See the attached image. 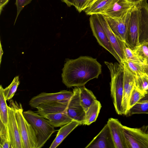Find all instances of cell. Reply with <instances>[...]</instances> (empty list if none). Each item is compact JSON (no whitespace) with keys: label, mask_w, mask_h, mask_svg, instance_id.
<instances>
[{"label":"cell","mask_w":148,"mask_h":148,"mask_svg":"<svg viewBox=\"0 0 148 148\" xmlns=\"http://www.w3.org/2000/svg\"><path fill=\"white\" fill-rule=\"evenodd\" d=\"M23 114L34 130L37 140L36 148L42 147L56 130L48 120L37 112L29 110L23 112Z\"/></svg>","instance_id":"obj_3"},{"label":"cell","mask_w":148,"mask_h":148,"mask_svg":"<svg viewBox=\"0 0 148 148\" xmlns=\"http://www.w3.org/2000/svg\"><path fill=\"white\" fill-rule=\"evenodd\" d=\"M146 95L145 94L139 90L134 86L132 91L129 101L128 111L136 103L145 97Z\"/></svg>","instance_id":"obj_30"},{"label":"cell","mask_w":148,"mask_h":148,"mask_svg":"<svg viewBox=\"0 0 148 148\" xmlns=\"http://www.w3.org/2000/svg\"><path fill=\"white\" fill-rule=\"evenodd\" d=\"M104 63L110 72L111 79L110 83V94L115 110L118 114L123 115V65L121 62L105 61Z\"/></svg>","instance_id":"obj_2"},{"label":"cell","mask_w":148,"mask_h":148,"mask_svg":"<svg viewBox=\"0 0 148 148\" xmlns=\"http://www.w3.org/2000/svg\"><path fill=\"white\" fill-rule=\"evenodd\" d=\"M0 136V148H13L8 125L1 121Z\"/></svg>","instance_id":"obj_24"},{"label":"cell","mask_w":148,"mask_h":148,"mask_svg":"<svg viewBox=\"0 0 148 148\" xmlns=\"http://www.w3.org/2000/svg\"><path fill=\"white\" fill-rule=\"evenodd\" d=\"M90 24L93 34L99 44L112 54L119 63L122 61L111 45L97 14L90 15Z\"/></svg>","instance_id":"obj_7"},{"label":"cell","mask_w":148,"mask_h":148,"mask_svg":"<svg viewBox=\"0 0 148 148\" xmlns=\"http://www.w3.org/2000/svg\"><path fill=\"white\" fill-rule=\"evenodd\" d=\"M62 2L65 3L69 7L74 6L72 0H61Z\"/></svg>","instance_id":"obj_35"},{"label":"cell","mask_w":148,"mask_h":148,"mask_svg":"<svg viewBox=\"0 0 148 148\" xmlns=\"http://www.w3.org/2000/svg\"><path fill=\"white\" fill-rule=\"evenodd\" d=\"M20 84L19 76H17L14 78L11 83L5 88H3L4 96L6 100L11 99L14 96Z\"/></svg>","instance_id":"obj_29"},{"label":"cell","mask_w":148,"mask_h":148,"mask_svg":"<svg viewBox=\"0 0 148 148\" xmlns=\"http://www.w3.org/2000/svg\"><path fill=\"white\" fill-rule=\"evenodd\" d=\"M112 0H97L84 11L88 15L102 14Z\"/></svg>","instance_id":"obj_21"},{"label":"cell","mask_w":148,"mask_h":148,"mask_svg":"<svg viewBox=\"0 0 148 148\" xmlns=\"http://www.w3.org/2000/svg\"><path fill=\"white\" fill-rule=\"evenodd\" d=\"M62 71V82L67 87H79L98 78L101 73V65L97 59L81 56L67 60Z\"/></svg>","instance_id":"obj_1"},{"label":"cell","mask_w":148,"mask_h":148,"mask_svg":"<svg viewBox=\"0 0 148 148\" xmlns=\"http://www.w3.org/2000/svg\"><path fill=\"white\" fill-rule=\"evenodd\" d=\"M97 0H90L89 2L88 3L87 5L86 8L90 5L91 4H92L93 3H94L95 1H96Z\"/></svg>","instance_id":"obj_38"},{"label":"cell","mask_w":148,"mask_h":148,"mask_svg":"<svg viewBox=\"0 0 148 148\" xmlns=\"http://www.w3.org/2000/svg\"><path fill=\"white\" fill-rule=\"evenodd\" d=\"M123 64L124 70L122 107L123 114L127 115L128 111V107L130 98L132 90L135 86V76Z\"/></svg>","instance_id":"obj_14"},{"label":"cell","mask_w":148,"mask_h":148,"mask_svg":"<svg viewBox=\"0 0 148 148\" xmlns=\"http://www.w3.org/2000/svg\"><path fill=\"white\" fill-rule=\"evenodd\" d=\"M42 116L54 127L62 126L73 120L65 112L49 113Z\"/></svg>","instance_id":"obj_18"},{"label":"cell","mask_w":148,"mask_h":148,"mask_svg":"<svg viewBox=\"0 0 148 148\" xmlns=\"http://www.w3.org/2000/svg\"><path fill=\"white\" fill-rule=\"evenodd\" d=\"M79 97L80 103L86 112L92 104L97 100L92 92L85 86L79 87Z\"/></svg>","instance_id":"obj_20"},{"label":"cell","mask_w":148,"mask_h":148,"mask_svg":"<svg viewBox=\"0 0 148 148\" xmlns=\"http://www.w3.org/2000/svg\"><path fill=\"white\" fill-rule=\"evenodd\" d=\"M127 148H148V126L139 128L123 126Z\"/></svg>","instance_id":"obj_5"},{"label":"cell","mask_w":148,"mask_h":148,"mask_svg":"<svg viewBox=\"0 0 148 148\" xmlns=\"http://www.w3.org/2000/svg\"><path fill=\"white\" fill-rule=\"evenodd\" d=\"M73 94L69 100L66 112L73 120L84 124L86 117V111L82 106L79 97V87L73 89Z\"/></svg>","instance_id":"obj_10"},{"label":"cell","mask_w":148,"mask_h":148,"mask_svg":"<svg viewBox=\"0 0 148 148\" xmlns=\"http://www.w3.org/2000/svg\"><path fill=\"white\" fill-rule=\"evenodd\" d=\"M130 12L120 18H112L104 16L114 33L125 43Z\"/></svg>","instance_id":"obj_12"},{"label":"cell","mask_w":148,"mask_h":148,"mask_svg":"<svg viewBox=\"0 0 148 148\" xmlns=\"http://www.w3.org/2000/svg\"><path fill=\"white\" fill-rule=\"evenodd\" d=\"M123 51L125 59L140 63L144 65L147 64V60L140 56L134 49L130 48L124 42Z\"/></svg>","instance_id":"obj_23"},{"label":"cell","mask_w":148,"mask_h":148,"mask_svg":"<svg viewBox=\"0 0 148 148\" xmlns=\"http://www.w3.org/2000/svg\"><path fill=\"white\" fill-rule=\"evenodd\" d=\"M148 114V100H140L130 108L127 115L131 116L136 114Z\"/></svg>","instance_id":"obj_28"},{"label":"cell","mask_w":148,"mask_h":148,"mask_svg":"<svg viewBox=\"0 0 148 148\" xmlns=\"http://www.w3.org/2000/svg\"><path fill=\"white\" fill-rule=\"evenodd\" d=\"M147 73H148V72H147Z\"/></svg>","instance_id":"obj_43"},{"label":"cell","mask_w":148,"mask_h":148,"mask_svg":"<svg viewBox=\"0 0 148 148\" xmlns=\"http://www.w3.org/2000/svg\"><path fill=\"white\" fill-rule=\"evenodd\" d=\"M109 128L114 148H127L123 132V126L118 119H109L107 123Z\"/></svg>","instance_id":"obj_13"},{"label":"cell","mask_w":148,"mask_h":148,"mask_svg":"<svg viewBox=\"0 0 148 148\" xmlns=\"http://www.w3.org/2000/svg\"><path fill=\"white\" fill-rule=\"evenodd\" d=\"M85 148H114L109 127L106 124Z\"/></svg>","instance_id":"obj_16"},{"label":"cell","mask_w":148,"mask_h":148,"mask_svg":"<svg viewBox=\"0 0 148 148\" xmlns=\"http://www.w3.org/2000/svg\"><path fill=\"white\" fill-rule=\"evenodd\" d=\"M142 58L148 60V45L146 41H143L133 49Z\"/></svg>","instance_id":"obj_31"},{"label":"cell","mask_w":148,"mask_h":148,"mask_svg":"<svg viewBox=\"0 0 148 148\" xmlns=\"http://www.w3.org/2000/svg\"><path fill=\"white\" fill-rule=\"evenodd\" d=\"M147 64H148V60H147Z\"/></svg>","instance_id":"obj_40"},{"label":"cell","mask_w":148,"mask_h":148,"mask_svg":"<svg viewBox=\"0 0 148 148\" xmlns=\"http://www.w3.org/2000/svg\"><path fill=\"white\" fill-rule=\"evenodd\" d=\"M0 63L1 64V58L3 55V51L2 49V47L1 45V42H0Z\"/></svg>","instance_id":"obj_37"},{"label":"cell","mask_w":148,"mask_h":148,"mask_svg":"<svg viewBox=\"0 0 148 148\" xmlns=\"http://www.w3.org/2000/svg\"><path fill=\"white\" fill-rule=\"evenodd\" d=\"M147 43H148V42L147 41Z\"/></svg>","instance_id":"obj_42"},{"label":"cell","mask_w":148,"mask_h":148,"mask_svg":"<svg viewBox=\"0 0 148 148\" xmlns=\"http://www.w3.org/2000/svg\"><path fill=\"white\" fill-rule=\"evenodd\" d=\"M121 62L135 76L146 72L145 65L127 59H125Z\"/></svg>","instance_id":"obj_25"},{"label":"cell","mask_w":148,"mask_h":148,"mask_svg":"<svg viewBox=\"0 0 148 148\" xmlns=\"http://www.w3.org/2000/svg\"><path fill=\"white\" fill-rule=\"evenodd\" d=\"M101 107L99 101L96 100L86 112V117L84 125H89L95 122L98 117Z\"/></svg>","instance_id":"obj_22"},{"label":"cell","mask_w":148,"mask_h":148,"mask_svg":"<svg viewBox=\"0 0 148 148\" xmlns=\"http://www.w3.org/2000/svg\"><path fill=\"white\" fill-rule=\"evenodd\" d=\"M3 87L0 86V119L5 125H8V105L4 95Z\"/></svg>","instance_id":"obj_26"},{"label":"cell","mask_w":148,"mask_h":148,"mask_svg":"<svg viewBox=\"0 0 148 148\" xmlns=\"http://www.w3.org/2000/svg\"><path fill=\"white\" fill-rule=\"evenodd\" d=\"M32 0H16L15 3L17 8V14L15 20V23L16 20L20 12L24 8L30 3Z\"/></svg>","instance_id":"obj_33"},{"label":"cell","mask_w":148,"mask_h":148,"mask_svg":"<svg viewBox=\"0 0 148 148\" xmlns=\"http://www.w3.org/2000/svg\"><path fill=\"white\" fill-rule=\"evenodd\" d=\"M74 6L79 12L84 11L86 8L90 0H72Z\"/></svg>","instance_id":"obj_32"},{"label":"cell","mask_w":148,"mask_h":148,"mask_svg":"<svg viewBox=\"0 0 148 148\" xmlns=\"http://www.w3.org/2000/svg\"><path fill=\"white\" fill-rule=\"evenodd\" d=\"M9 0H0V12H1L4 7L7 3Z\"/></svg>","instance_id":"obj_34"},{"label":"cell","mask_w":148,"mask_h":148,"mask_svg":"<svg viewBox=\"0 0 148 148\" xmlns=\"http://www.w3.org/2000/svg\"><path fill=\"white\" fill-rule=\"evenodd\" d=\"M135 86L146 95L148 93V73L146 72L135 77Z\"/></svg>","instance_id":"obj_27"},{"label":"cell","mask_w":148,"mask_h":148,"mask_svg":"<svg viewBox=\"0 0 148 148\" xmlns=\"http://www.w3.org/2000/svg\"><path fill=\"white\" fill-rule=\"evenodd\" d=\"M73 94V91L65 90L55 93L41 92L33 97L29 104L31 107L36 108L41 104H51L69 100Z\"/></svg>","instance_id":"obj_8"},{"label":"cell","mask_w":148,"mask_h":148,"mask_svg":"<svg viewBox=\"0 0 148 148\" xmlns=\"http://www.w3.org/2000/svg\"><path fill=\"white\" fill-rule=\"evenodd\" d=\"M17 102L11 99L8 106V125L13 148H23L22 140L16 120L15 112Z\"/></svg>","instance_id":"obj_9"},{"label":"cell","mask_w":148,"mask_h":148,"mask_svg":"<svg viewBox=\"0 0 148 148\" xmlns=\"http://www.w3.org/2000/svg\"><path fill=\"white\" fill-rule=\"evenodd\" d=\"M21 103H17L16 116L23 148H36L37 140L34 130L23 114Z\"/></svg>","instance_id":"obj_4"},{"label":"cell","mask_w":148,"mask_h":148,"mask_svg":"<svg viewBox=\"0 0 148 148\" xmlns=\"http://www.w3.org/2000/svg\"><path fill=\"white\" fill-rule=\"evenodd\" d=\"M146 68L148 70V64L145 65Z\"/></svg>","instance_id":"obj_39"},{"label":"cell","mask_w":148,"mask_h":148,"mask_svg":"<svg viewBox=\"0 0 148 148\" xmlns=\"http://www.w3.org/2000/svg\"><path fill=\"white\" fill-rule=\"evenodd\" d=\"M97 15L111 45L122 62L125 59L123 51L124 42L120 39L114 33L104 16L101 14Z\"/></svg>","instance_id":"obj_15"},{"label":"cell","mask_w":148,"mask_h":148,"mask_svg":"<svg viewBox=\"0 0 148 148\" xmlns=\"http://www.w3.org/2000/svg\"><path fill=\"white\" fill-rule=\"evenodd\" d=\"M135 5L128 0H112L101 14L112 18L121 17L130 12Z\"/></svg>","instance_id":"obj_11"},{"label":"cell","mask_w":148,"mask_h":148,"mask_svg":"<svg viewBox=\"0 0 148 148\" xmlns=\"http://www.w3.org/2000/svg\"><path fill=\"white\" fill-rule=\"evenodd\" d=\"M147 43L148 45V43H147V42H146Z\"/></svg>","instance_id":"obj_41"},{"label":"cell","mask_w":148,"mask_h":148,"mask_svg":"<svg viewBox=\"0 0 148 148\" xmlns=\"http://www.w3.org/2000/svg\"><path fill=\"white\" fill-rule=\"evenodd\" d=\"M80 125L78 122L73 120L62 126L58 130L49 148H56L58 147L73 131Z\"/></svg>","instance_id":"obj_17"},{"label":"cell","mask_w":148,"mask_h":148,"mask_svg":"<svg viewBox=\"0 0 148 148\" xmlns=\"http://www.w3.org/2000/svg\"><path fill=\"white\" fill-rule=\"evenodd\" d=\"M132 3L136 5L140 3L143 0H128Z\"/></svg>","instance_id":"obj_36"},{"label":"cell","mask_w":148,"mask_h":148,"mask_svg":"<svg viewBox=\"0 0 148 148\" xmlns=\"http://www.w3.org/2000/svg\"><path fill=\"white\" fill-rule=\"evenodd\" d=\"M141 11L137 4L133 8L130 12L126 44L130 48L133 49L140 44Z\"/></svg>","instance_id":"obj_6"},{"label":"cell","mask_w":148,"mask_h":148,"mask_svg":"<svg viewBox=\"0 0 148 148\" xmlns=\"http://www.w3.org/2000/svg\"><path fill=\"white\" fill-rule=\"evenodd\" d=\"M141 11V27L140 37H148V3L147 0H143L138 4Z\"/></svg>","instance_id":"obj_19"}]
</instances>
